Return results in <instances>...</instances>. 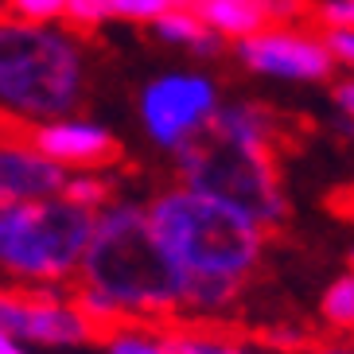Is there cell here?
<instances>
[{"label": "cell", "instance_id": "6da1fadb", "mask_svg": "<svg viewBox=\"0 0 354 354\" xmlns=\"http://www.w3.org/2000/svg\"><path fill=\"white\" fill-rule=\"evenodd\" d=\"M145 218L183 281V312L214 315L230 308L265 250V230L250 214L187 187L160 191Z\"/></svg>", "mask_w": 354, "mask_h": 354}, {"label": "cell", "instance_id": "7a4b0ae2", "mask_svg": "<svg viewBox=\"0 0 354 354\" xmlns=\"http://www.w3.org/2000/svg\"><path fill=\"white\" fill-rule=\"evenodd\" d=\"M78 277L86 288L102 292L121 319H152L183 308V281L156 245L140 203H109L97 210Z\"/></svg>", "mask_w": 354, "mask_h": 354}, {"label": "cell", "instance_id": "3957f363", "mask_svg": "<svg viewBox=\"0 0 354 354\" xmlns=\"http://www.w3.org/2000/svg\"><path fill=\"white\" fill-rule=\"evenodd\" d=\"M86 97L82 39L63 28L0 20V109L20 121H63Z\"/></svg>", "mask_w": 354, "mask_h": 354}, {"label": "cell", "instance_id": "277c9868", "mask_svg": "<svg viewBox=\"0 0 354 354\" xmlns=\"http://www.w3.org/2000/svg\"><path fill=\"white\" fill-rule=\"evenodd\" d=\"M94 214L63 198L0 207V277L32 288H59L78 272Z\"/></svg>", "mask_w": 354, "mask_h": 354}, {"label": "cell", "instance_id": "5b68a950", "mask_svg": "<svg viewBox=\"0 0 354 354\" xmlns=\"http://www.w3.org/2000/svg\"><path fill=\"white\" fill-rule=\"evenodd\" d=\"M176 167H179V187L218 198L226 207L250 214L261 230L277 226L288 210L272 156L238 152V148H226L218 140L203 136L183 152H176Z\"/></svg>", "mask_w": 354, "mask_h": 354}, {"label": "cell", "instance_id": "8992f818", "mask_svg": "<svg viewBox=\"0 0 354 354\" xmlns=\"http://www.w3.org/2000/svg\"><path fill=\"white\" fill-rule=\"evenodd\" d=\"M222 105L218 82L203 71H167L148 78L136 113L145 125L148 140L164 152H183L187 145L203 140Z\"/></svg>", "mask_w": 354, "mask_h": 354}, {"label": "cell", "instance_id": "52a82bcc", "mask_svg": "<svg viewBox=\"0 0 354 354\" xmlns=\"http://www.w3.org/2000/svg\"><path fill=\"white\" fill-rule=\"evenodd\" d=\"M0 335H8L28 351H82L97 339L74 300L55 288L43 292H4L0 288Z\"/></svg>", "mask_w": 354, "mask_h": 354}, {"label": "cell", "instance_id": "ba28073f", "mask_svg": "<svg viewBox=\"0 0 354 354\" xmlns=\"http://www.w3.org/2000/svg\"><path fill=\"white\" fill-rule=\"evenodd\" d=\"M238 59L245 71L277 82H327L335 74V59L323 35L300 32L292 24H269L257 35L241 39Z\"/></svg>", "mask_w": 354, "mask_h": 354}, {"label": "cell", "instance_id": "9c48e42d", "mask_svg": "<svg viewBox=\"0 0 354 354\" xmlns=\"http://www.w3.org/2000/svg\"><path fill=\"white\" fill-rule=\"evenodd\" d=\"M28 145L39 152L43 160H51L55 167L71 171H97V167L117 160V136L94 121V117H63V121H47V125L32 129Z\"/></svg>", "mask_w": 354, "mask_h": 354}, {"label": "cell", "instance_id": "30bf717a", "mask_svg": "<svg viewBox=\"0 0 354 354\" xmlns=\"http://www.w3.org/2000/svg\"><path fill=\"white\" fill-rule=\"evenodd\" d=\"M66 171L43 160L28 140L0 136V207H20L39 198H59Z\"/></svg>", "mask_w": 354, "mask_h": 354}, {"label": "cell", "instance_id": "8fae6325", "mask_svg": "<svg viewBox=\"0 0 354 354\" xmlns=\"http://www.w3.org/2000/svg\"><path fill=\"white\" fill-rule=\"evenodd\" d=\"M179 8L195 12L203 28H210L222 43H241L269 24L296 20L304 4L300 0H179Z\"/></svg>", "mask_w": 354, "mask_h": 354}, {"label": "cell", "instance_id": "7c38bea8", "mask_svg": "<svg viewBox=\"0 0 354 354\" xmlns=\"http://www.w3.org/2000/svg\"><path fill=\"white\" fill-rule=\"evenodd\" d=\"M210 140H218L238 152H257V156H272L277 145V117L261 102H222L214 121L207 129Z\"/></svg>", "mask_w": 354, "mask_h": 354}, {"label": "cell", "instance_id": "4fadbf2b", "mask_svg": "<svg viewBox=\"0 0 354 354\" xmlns=\"http://www.w3.org/2000/svg\"><path fill=\"white\" fill-rule=\"evenodd\" d=\"M152 32H156V39L191 51L195 59H214V55L222 51V39L210 32V28H203V20L187 8H171L167 16H160V20L152 24Z\"/></svg>", "mask_w": 354, "mask_h": 354}, {"label": "cell", "instance_id": "5bb4252c", "mask_svg": "<svg viewBox=\"0 0 354 354\" xmlns=\"http://www.w3.org/2000/svg\"><path fill=\"white\" fill-rule=\"evenodd\" d=\"M102 354H171V335L152 323L121 319L102 331Z\"/></svg>", "mask_w": 354, "mask_h": 354}, {"label": "cell", "instance_id": "9a60e30c", "mask_svg": "<svg viewBox=\"0 0 354 354\" xmlns=\"http://www.w3.org/2000/svg\"><path fill=\"white\" fill-rule=\"evenodd\" d=\"M63 203L86 210V214H97L102 207L113 203V183L102 176V171H71L63 183Z\"/></svg>", "mask_w": 354, "mask_h": 354}, {"label": "cell", "instance_id": "2e32d148", "mask_svg": "<svg viewBox=\"0 0 354 354\" xmlns=\"http://www.w3.org/2000/svg\"><path fill=\"white\" fill-rule=\"evenodd\" d=\"M319 315L331 331L339 335L354 331V272H343L327 284V292L319 296Z\"/></svg>", "mask_w": 354, "mask_h": 354}, {"label": "cell", "instance_id": "e0dca14e", "mask_svg": "<svg viewBox=\"0 0 354 354\" xmlns=\"http://www.w3.org/2000/svg\"><path fill=\"white\" fill-rule=\"evenodd\" d=\"M171 354H265L250 343H238L230 335H210V331H179L171 335Z\"/></svg>", "mask_w": 354, "mask_h": 354}, {"label": "cell", "instance_id": "ac0fdd59", "mask_svg": "<svg viewBox=\"0 0 354 354\" xmlns=\"http://www.w3.org/2000/svg\"><path fill=\"white\" fill-rule=\"evenodd\" d=\"M8 20L16 24H32V28H55L63 20L66 0H4Z\"/></svg>", "mask_w": 354, "mask_h": 354}, {"label": "cell", "instance_id": "d6986e66", "mask_svg": "<svg viewBox=\"0 0 354 354\" xmlns=\"http://www.w3.org/2000/svg\"><path fill=\"white\" fill-rule=\"evenodd\" d=\"M171 8H179V0H109V12L129 24H156Z\"/></svg>", "mask_w": 354, "mask_h": 354}, {"label": "cell", "instance_id": "ffe728a7", "mask_svg": "<svg viewBox=\"0 0 354 354\" xmlns=\"http://www.w3.org/2000/svg\"><path fill=\"white\" fill-rule=\"evenodd\" d=\"M63 20L74 24L78 32H90V28H102L105 20H113V12H109V0H66Z\"/></svg>", "mask_w": 354, "mask_h": 354}, {"label": "cell", "instance_id": "44dd1931", "mask_svg": "<svg viewBox=\"0 0 354 354\" xmlns=\"http://www.w3.org/2000/svg\"><path fill=\"white\" fill-rule=\"evenodd\" d=\"M315 16L327 32H354V0H319Z\"/></svg>", "mask_w": 354, "mask_h": 354}, {"label": "cell", "instance_id": "7402d4cb", "mask_svg": "<svg viewBox=\"0 0 354 354\" xmlns=\"http://www.w3.org/2000/svg\"><path fill=\"white\" fill-rule=\"evenodd\" d=\"M323 43H327L335 66L354 71V32H327V35H323Z\"/></svg>", "mask_w": 354, "mask_h": 354}, {"label": "cell", "instance_id": "603a6c76", "mask_svg": "<svg viewBox=\"0 0 354 354\" xmlns=\"http://www.w3.org/2000/svg\"><path fill=\"white\" fill-rule=\"evenodd\" d=\"M335 105H339V113L354 125V78H343V82L335 86Z\"/></svg>", "mask_w": 354, "mask_h": 354}, {"label": "cell", "instance_id": "cb8c5ba5", "mask_svg": "<svg viewBox=\"0 0 354 354\" xmlns=\"http://www.w3.org/2000/svg\"><path fill=\"white\" fill-rule=\"evenodd\" d=\"M0 354H35V351H28L24 343H16V339H8V335H0Z\"/></svg>", "mask_w": 354, "mask_h": 354}, {"label": "cell", "instance_id": "d4e9b609", "mask_svg": "<svg viewBox=\"0 0 354 354\" xmlns=\"http://www.w3.org/2000/svg\"><path fill=\"white\" fill-rule=\"evenodd\" d=\"M315 354H354V346L351 343H335V346H323V351H315Z\"/></svg>", "mask_w": 354, "mask_h": 354}, {"label": "cell", "instance_id": "484cf974", "mask_svg": "<svg viewBox=\"0 0 354 354\" xmlns=\"http://www.w3.org/2000/svg\"><path fill=\"white\" fill-rule=\"evenodd\" d=\"M351 272H354V245H351Z\"/></svg>", "mask_w": 354, "mask_h": 354}]
</instances>
